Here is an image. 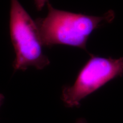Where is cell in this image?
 Returning <instances> with one entry per match:
<instances>
[{"instance_id": "6da1fadb", "label": "cell", "mask_w": 123, "mask_h": 123, "mask_svg": "<svg viewBox=\"0 0 123 123\" xmlns=\"http://www.w3.org/2000/svg\"><path fill=\"white\" fill-rule=\"evenodd\" d=\"M48 13L35 21L43 46L66 45L86 50L89 37L93 31L112 22L115 12L93 16L58 10L47 3Z\"/></svg>"}, {"instance_id": "7a4b0ae2", "label": "cell", "mask_w": 123, "mask_h": 123, "mask_svg": "<svg viewBox=\"0 0 123 123\" xmlns=\"http://www.w3.org/2000/svg\"><path fill=\"white\" fill-rule=\"evenodd\" d=\"M9 30L15 53V70L25 71L30 67L42 70L50 64L43 51L36 22L18 0H10Z\"/></svg>"}, {"instance_id": "3957f363", "label": "cell", "mask_w": 123, "mask_h": 123, "mask_svg": "<svg viewBox=\"0 0 123 123\" xmlns=\"http://www.w3.org/2000/svg\"><path fill=\"white\" fill-rule=\"evenodd\" d=\"M123 75V57L113 59L91 55L73 85L63 87L62 100L67 107H79L86 97Z\"/></svg>"}, {"instance_id": "277c9868", "label": "cell", "mask_w": 123, "mask_h": 123, "mask_svg": "<svg viewBox=\"0 0 123 123\" xmlns=\"http://www.w3.org/2000/svg\"><path fill=\"white\" fill-rule=\"evenodd\" d=\"M34 2L37 9L38 11H41L46 3H48V0H34Z\"/></svg>"}, {"instance_id": "5b68a950", "label": "cell", "mask_w": 123, "mask_h": 123, "mask_svg": "<svg viewBox=\"0 0 123 123\" xmlns=\"http://www.w3.org/2000/svg\"><path fill=\"white\" fill-rule=\"evenodd\" d=\"M4 95L1 93H0V108H1V105H2L3 102H4Z\"/></svg>"}, {"instance_id": "8992f818", "label": "cell", "mask_w": 123, "mask_h": 123, "mask_svg": "<svg viewBox=\"0 0 123 123\" xmlns=\"http://www.w3.org/2000/svg\"><path fill=\"white\" fill-rule=\"evenodd\" d=\"M75 123H87V122H86V120L83 118H80V119L77 120L76 122Z\"/></svg>"}]
</instances>
